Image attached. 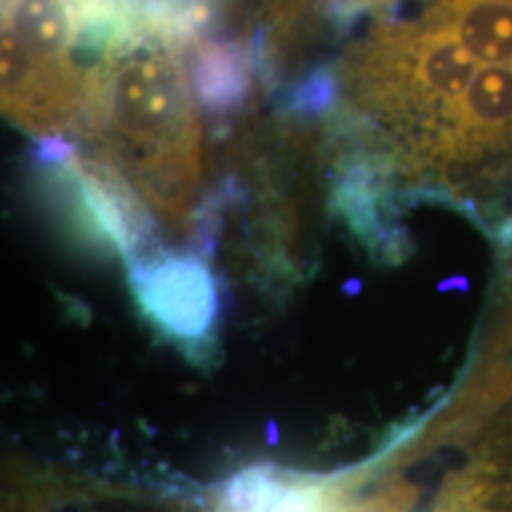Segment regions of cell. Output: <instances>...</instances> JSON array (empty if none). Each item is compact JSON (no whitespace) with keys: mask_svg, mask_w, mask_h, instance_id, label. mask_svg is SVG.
<instances>
[{"mask_svg":"<svg viewBox=\"0 0 512 512\" xmlns=\"http://www.w3.org/2000/svg\"><path fill=\"white\" fill-rule=\"evenodd\" d=\"M98 102L105 126L143 162L147 192L164 200V207L181 204L183 188L195 174L197 138L174 57L138 41L119 50Z\"/></svg>","mask_w":512,"mask_h":512,"instance_id":"6da1fadb","label":"cell"},{"mask_svg":"<svg viewBox=\"0 0 512 512\" xmlns=\"http://www.w3.org/2000/svg\"><path fill=\"white\" fill-rule=\"evenodd\" d=\"M143 316L183 349L211 342L219 320V285L200 259L159 256L128 266Z\"/></svg>","mask_w":512,"mask_h":512,"instance_id":"7a4b0ae2","label":"cell"},{"mask_svg":"<svg viewBox=\"0 0 512 512\" xmlns=\"http://www.w3.org/2000/svg\"><path fill=\"white\" fill-rule=\"evenodd\" d=\"M399 79L411 98L425 105H446L448 114L475 81L479 62L467 53L446 22L432 15V22L396 46Z\"/></svg>","mask_w":512,"mask_h":512,"instance_id":"3957f363","label":"cell"},{"mask_svg":"<svg viewBox=\"0 0 512 512\" xmlns=\"http://www.w3.org/2000/svg\"><path fill=\"white\" fill-rule=\"evenodd\" d=\"M448 145L470 152L512 133V64L482 67L465 98L453 107Z\"/></svg>","mask_w":512,"mask_h":512,"instance_id":"277c9868","label":"cell"},{"mask_svg":"<svg viewBox=\"0 0 512 512\" xmlns=\"http://www.w3.org/2000/svg\"><path fill=\"white\" fill-rule=\"evenodd\" d=\"M432 15L482 67L512 64V0H446Z\"/></svg>","mask_w":512,"mask_h":512,"instance_id":"5b68a950","label":"cell"},{"mask_svg":"<svg viewBox=\"0 0 512 512\" xmlns=\"http://www.w3.org/2000/svg\"><path fill=\"white\" fill-rule=\"evenodd\" d=\"M10 31L41 64L62 67L74 46V22L64 0H10Z\"/></svg>","mask_w":512,"mask_h":512,"instance_id":"8992f818","label":"cell"},{"mask_svg":"<svg viewBox=\"0 0 512 512\" xmlns=\"http://www.w3.org/2000/svg\"><path fill=\"white\" fill-rule=\"evenodd\" d=\"M192 86L202 107L214 112L235 110L249 93V64L238 46L211 43L192 60Z\"/></svg>","mask_w":512,"mask_h":512,"instance_id":"52a82bcc","label":"cell"},{"mask_svg":"<svg viewBox=\"0 0 512 512\" xmlns=\"http://www.w3.org/2000/svg\"><path fill=\"white\" fill-rule=\"evenodd\" d=\"M228 501L238 512H316L313 498L264 472H242L228 489Z\"/></svg>","mask_w":512,"mask_h":512,"instance_id":"ba28073f","label":"cell"},{"mask_svg":"<svg viewBox=\"0 0 512 512\" xmlns=\"http://www.w3.org/2000/svg\"><path fill=\"white\" fill-rule=\"evenodd\" d=\"M332 95H335V81H332V76L328 72H316L306 76L302 86L292 93L290 107L294 112L313 114L318 110H325L332 102Z\"/></svg>","mask_w":512,"mask_h":512,"instance_id":"9c48e42d","label":"cell"}]
</instances>
